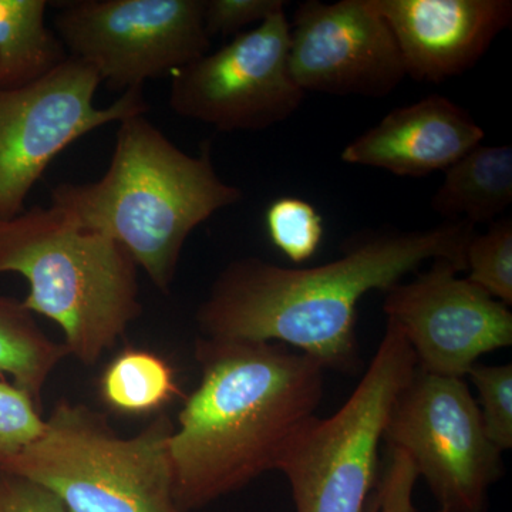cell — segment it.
<instances>
[{"label": "cell", "mask_w": 512, "mask_h": 512, "mask_svg": "<svg viewBox=\"0 0 512 512\" xmlns=\"http://www.w3.org/2000/svg\"><path fill=\"white\" fill-rule=\"evenodd\" d=\"M392 30L406 76L441 83L473 69L510 28L511 0H373Z\"/></svg>", "instance_id": "cell-13"}, {"label": "cell", "mask_w": 512, "mask_h": 512, "mask_svg": "<svg viewBox=\"0 0 512 512\" xmlns=\"http://www.w3.org/2000/svg\"><path fill=\"white\" fill-rule=\"evenodd\" d=\"M476 225L446 221L429 229L387 228L349 239L342 256L313 268H285L258 256L235 259L212 282L195 313L201 338L292 346L325 370L359 369L357 306L386 293L427 261L466 271Z\"/></svg>", "instance_id": "cell-1"}, {"label": "cell", "mask_w": 512, "mask_h": 512, "mask_svg": "<svg viewBox=\"0 0 512 512\" xmlns=\"http://www.w3.org/2000/svg\"><path fill=\"white\" fill-rule=\"evenodd\" d=\"M436 259L410 282L386 292L383 312L403 333L417 369L464 379L481 356L512 345V313L467 278Z\"/></svg>", "instance_id": "cell-11"}, {"label": "cell", "mask_w": 512, "mask_h": 512, "mask_svg": "<svg viewBox=\"0 0 512 512\" xmlns=\"http://www.w3.org/2000/svg\"><path fill=\"white\" fill-rule=\"evenodd\" d=\"M419 480L412 460L403 451L386 447L377 481V512H417L414 490Z\"/></svg>", "instance_id": "cell-24"}, {"label": "cell", "mask_w": 512, "mask_h": 512, "mask_svg": "<svg viewBox=\"0 0 512 512\" xmlns=\"http://www.w3.org/2000/svg\"><path fill=\"white\" fill-rule=\"evenodd\" d=\"M137 271L119 242L53 205L0 221V275L28 281L23 306L55 322L83 365H96L143 313Z\"/></svg>", "instance_id": "cell-4"}, {"label": "cell", "mask_w": 512, "mask_h": 512, "mask_svg": "<svg viewBox=\"0 0 512 512\" xmlns=\"http://www.w3.org/2000/svg\"><path fill=\"white\" fill-rule=\"evenodd\" d=\"M167 414L121 437L103 413L62 400L32 443L0 467L55 494L67 512H181Z\"/></svg>", "instance_id": "cell-5"}, {"label": "cell", "mask_w": 512, "mask_h": 512, "mask_svg": "<svg viewBox=\"0 0 512 512\" xmlns=\"http://www.w3.org/2000/svg\"><path fill=\"white\" fill-rule=\"evenodd\" d=\"M47 0H0V90L39 82L69 59L46 23Z\"/></svg>", "instance_id": "cell-16"}, {"label": "cell", "mask_w": 512, "mask_h": 512, "mask_svg": "<svg viewBox=\"0 0 512 512\" xmlns=\"http://www.w3.org/2000/svg\"><path fill=\"white\" fill-rule=\"evenodd\" d=\"M431 208L446 221L494 222L512 202V148L480 146L444 171Z\"/></svg>", "instance_id": "cell-15"}, {"label": "cell", "mask_w": 512, "mask_h": 512, "mask_svg": "<svg viewBox=\"0 0 512 512\" xmlns=\"http://www.w3.org/2000/svg\"><path fill=\"white\" fill-rule=\"evenodd\" d=\"M50 200L80 227L119 242L167 293L191 232L215 212L238 204L242 191L221 180L210 144L201 156H190L146 114H137L120 121L109 168L100 180L56 185Z\"/></svg>", "instance_id": "cell-3"}, {"label": "cell", "mask_w": 512, "mask_h": 512, "mask_svg": "<svg viewBox=\"0 0 512 512\" xmlns=\"http://www.w3.org/2000/svg\"><path fill=\"white\" fill-rule=\"evenodd\" d=\"M289 63L303 92L384 99L406 79L373 0H306L289 20Z\"/></svg>", "instance_id": "cell-12"}, {"label": "cell", "mask_w": 512, "mask_h": 512, "mask_svg": "<svg viewBox=\"0 0 512 512\" xmlns=\"http://www.w3.org/2000/svg\"><path fill=\"white\" fill-rule=\"evenodd\" d=\"M197 389L170 439L178 510H202L274 471L288 441L316 416L325 367L271 342L198 338Z\"/></svg>", "instance_id": "cell-2"}, {"label": "cell", "mask_w": 512, "mask_h": 512, "mask_svg": "<svg viewBox=\"0 0 512 512\" xmlns=\"http://www.w3.org/2000/svg\"><path fill=\"white\" fill-rule=\"evenodd\" d=\"M67 356L22 302L0 295V380L9 377L40 407L46 383Z\"/></svg>", "instance_id": "cell-17"}, {"label": "cell", "mask_w": 512, "mask_h": 512, "mask_svg": "<svg viewBox=\"0 0 512 512\" xmlns=\"http://www.w3.org/2000/svg\"><path fill=\"white\" fill-rule=\"evenodd\" d=\"M45 419L28 393L0 380V467L39 436Z\"/></svg>", "instance_id": "cell-22"}, {"label": "cell", "mask_w": 512, "mask_h": 512, "mask_svg": "<svg viewBox=\"0 0 512 512\" xmlns=\"http://www.w3.org/2000/svg\"><path fill=\"white\" fill-rule=\"evenodd\" d=\"M53 30L69 56L123 92L173 76L211 47L204 0H73L60 3Z\"/></svg>", "instance_id": "cell-8"}, {"label": "cell", "mask_w": 512, "mask_h": 512, "mask_svg": "<svg viewBox=\"0 0 512 512\" xmlns=\"http://www.w3.org/2000/svg\"><path fill=\"white\" fill-rule=\"evenodd\" d=\"M383 441L409 456L437 512H487L503 451L488 439L466 380L416 369L397 394Z\"/></svg>", "instance_id": "cell-7"}, {"label": "cell", "mask_w": 512, "mask_h": 512, "mask_svg": "<svg viewBox=\"0 0 512 512\" xmlns=\"http://www.w3.org/2000/svg\"><path fill=\"white\" fill-rule=\"evenodd\" d=\"M101 399L123 414H148L180 394L171 366L156 353L143 349L121 352L104 370Z\"/></svg>", "instance_id": "cell-18"}, {"label": "cell", "mask_w": 512, "mask_h": 512, "mask_svg": "<svg viewBox=\"0 0 512 512\" xmlns=\"http://www.w3.org/2000/svg\"><path fill=\"white\" fill-rule=\"evenodd\" d=\"M265 225L272 244L296 265L318 252L325 235L322 215L311 202L298 197L272 201L266 208Z\"/></svg>", "instance_id": "cell-19"}, {"label": "cell", "mask_w": 512, "mask_h": 512, "mask_svg": "<svg viewBox=\"0 0 512 512\" xmlns=\"http://www.w3.org/2000/svg\"><path fill=\"white\" fill-rule=\"evenodd\" d=\"M365 512H377V498H376V490L375 493L370 497L369 503L366 505Z\"/></svg>", "instance_id": "cell-26"}, {"label": "cell", "mask_w": 512, "mask_h": 512, "mask_svg": "<svg viewBox=\"0 0 512 512\" xmlns=\"http://www.w3.org/2000/svg\"><path fill=\"white\" fill-rule=\"evenodd\" d=\"M416 369L409 343L387 320L349 399L332 416L306 421L279 457L275 470L288 480L296 512H365L379 481L387 420Z\"/></svg>", "instance_id": "cell-6"}, {"label": "cell", "mask_w": 512, "mask_h": 512, "mask_svg": "<svg viewBox=\"0 0 512 512\" xmlns=\"http://www.w3.org/2000/svg\"><path fill=\"white\" fill-rule=\"evenodd\" d=\"M488 439L501 451L512 448V365L476 363L468 372Z\"/></svg>", "instance_id": "cell-21"}, {"label": "cell", "mask_w": 512, "mask_h": 512, "mask_svg": "<svg viewBox=\"0 0 512 512\" xmlns=\"http://www.w3.org/2000/svg\"><path fill=\"white\" fill-rule=\"evenodd\" d=\"M306 93L289 63L285 9L171 76L170 109L224 133L262 131L292 116Z\"/></svg>", "instance_id": "cell-10"}, {"label": "cell", "mask_w": 512, "mask_h": 512, "mask_svg": "<svg viewBox=\"0 0 512 512\" xmlns=\"http://www.w3.org/2000/svg\"><path fill=\"white\" fill-rule=\"evenodd\" d=\"M284 0H204V26L208 37L239 35L248 26L285 9Z\"/></svg>", "instance_id": "cell-23"}, {"label": "cell", "mask_w": 512, "mask_h": 512, "mask_svg": "<svg viewBox=\"0 0 512 512\" xmlns=\"http://www.w3.org/2000/svg\"><path fill=\"white\" fill-rule=\"evenodd\" d=\"M96 70L70 56L39 82L0 90V221L18 217L37 181L60 153L96 128L146 114L143 87L99 109Z\"/></svg>", "instance_id": "cell-9"}, {"label": "cell", "mask_w": 512, "mask_h": 512, "mask_svg": "<svg viewBox=\"0 0 512 512\" xmlns=\"http://www.w3.org/2000/svg\"><path fill=\"white\" fill-rule=\"evenodd\" d=\"M467 279L504 305L512 303V221L491 222L485 234H476L466 251Z\"/></svg>", "instance_id": "cell-20"}, {"label": "cell", "mask_w": 512, "mask_h": 512, "mask_svg": "<svg viewBox=\"0 0 512 512\" xmlns=\"http://www.w3.org/2000/svg\"><path fill=\"white\" fill-rule=\"evenodd\" d=\"M483 128L463 107L433 94L397 107L340 153L343 163L421 178L446 171L480 146Z\"/></svg>", "instance_id": "cell-14"}, {"label": "cell", "mask_w": 512, "mask_h": 512, "mask_svg": "<svg viewBox=\"0 0 512 512\" xmlns=\"http://www.w3.org/2000/svg\"><path fill=\"white\" fill-rule=\"evenodd\" d=\"M0 512H67L55 494L0 468Z\"/></svg>", "instance_id": "cell-25"}]
</instances>
